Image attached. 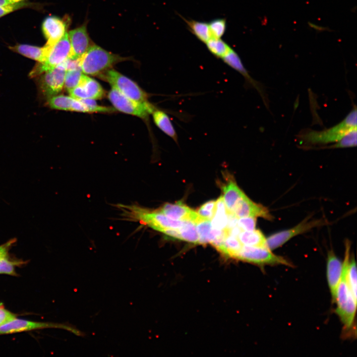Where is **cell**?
<instances>
[{
	"instance_id": "cell-1",
	"label": "cell",
	"mask_w": 357,
	"mask_h": 357,
	"mask_svg": "<svg viewBox=\"0 0 357 357\" xmlns=\"http://www.w3.org/2000/svg\"><path fill=\"white\" fill-rule=\"evenodd\" d=\"M350 245L346 243V251L343 263V269L341 280L337 288L334 302L337 303L336 312L345 329H350L353 325L357 308V299L354 298L347 280V270L350 258Z\"/></svg>"
},
{
	"instance_id": "cell-2",
	"label": "cell",
	"mask_w": 357,
	"mask_h": 357,
	"mask_svg": "<svg viewBox=\"0 0 357 357\" xmlns=\"http://www.w3.org/2000/svg\"><path fill=\"white\" fill-rule=\"evenodd\" d=\"M357 107L355 106L345 118L339 123L322 130L308 129L303 131L298 134V139L300 142L308 145L335 143L348 132L357 128Z\"/></svg>"
},
{
	"instance_id": "cell-3",
	"label": "cell",
	"mask_w": 357,
	"mask_h": 357,
	"mask_svg": "<svg viewBox=\"0 0 357 357\" xmlns=\"http://www.w3.org/2000/svg\"><path fill=\"white\" fill-rule=\"evenodd\" d=\"M121 57L108 52L96 45L92 44L87 51L78 59L82 72L86 75L99 76L116 64L125 60Z\"/></svg>"
},
{
	"instance_id": "cell-4",
	"label": "cell",
	"mask_w": 357,
	"mask_h": 357,
	"mask_svg": "<svg viewBox=\"0 0 357 357\" xmlns=\"http://www.w3.org/2000/svg\"><path fill=\"white\" fill-rule=\"evenodd\" d=\"M125 96L139 102L148 101V95L134 81L111 68L98 76Z\"/></svg>"
},
{
	"instance_id": "cell-5",
	"label": "cell",
	"mask_w": 357,
	"mask_h": 357,
	"mask_svg": "<svg viewBox=\"0 0 357 357\" xmlns=\"http://www.w3.org/2000/svg\"><path fill=\"white\" fill-rule=\"evenodd\" d=\"M71 57V48L66 32L64 36L54 45L48 52L45 60L39 62L30 74L36 76L50 70Z\"/></svg>"
},
{
	"instance_id": "cell-6",
	"label": "cell",
	"mask_w": 357,
	"mask_h": 357,
	"mask_svg": "<svg viewBox=\"0 0 357 357\" xmlns=\"http://www.w3.org/2000/svg\"><path fill=\"white\" fill-rule=\"evenodd\" d=\"M108 97L115 108L121 112L146 119L156 109L148 101L139 102L131 99L112 88Z\"/></svg>"
},
{
	"instance_id": "cell-7",
	"label": "cell",
	"mask_w": 357,
	"mask_h": 357,
	"mask_svg": "<svg viewBox=\"0 0 357 357\" xmlns=\"http://www.w3.org/2000/svg\"><path fill=\"white\" fill-rule=\"evenodd\" d=\"M326 224L322 219L310 220L306 218L297 226L274 233L266 238V246L272 250L278 248L294 237L307 232L312 228Z\"/></svg>"
},
{
	"instance_id": "cell-8",
	"label": "cell",
	"mask_w": 357,
	"mask_h": 357,
	"mask_svg": "<svg viewBox=\"0 0 357 357\" xmlns=\"http://www.w3.org/2000/svg\"><path fill=\"white\" fill-rule=\"evenodd\" d=\"M237 259L259 265H291L286 259L274 254L272 250L264 247L243 245Z\"/></svg>"
},
{
	"instance_id": "cell-9",
	"label": "cell",
	"mask_w": 357,
	"mask_h": 357,
	"mask_svg": "<svg viewBox=\"0 0 357 357\" xmlns=\"http://www.w3.org/2000/svg\"><path fill=\"white\" fill-rule=\"evenodd\" d=\"M47 328L64 329L72 332L76 336L80 333V330L76 327L66 324L34 322L14 318L0 326V335Z\"/></svg>"
},
{
	"instance_id": "cell-10",
	"label": "cell",
	"mask_w": 357,
	"mask_h": 357,
	"mask_svg": "<svg viewBox=\"0 0 357 357\" xmlns=\"http://www.w3.org/2000/svg\"><path fill=\"white\" fill-rule=\"evenodd\" d=\"M65 72L62 63L45 72L40 80V88L44 95L51 98L62 90Z\"/></svg>"
},
{
	"instance_id": "cell-11",
	"label": "cell",
	"mask_w": 357,
	"mask_h": 357,
	"mask_svg": "<svg viewBox=\"0 0 357 357\" xmlns=\"http://www.w3.org/2000/svg\"><path fill=\"white\" fill-rule=\"evenodd\" d=\"M230 213L238 218L251 217H262L269 220L273 219L266 207L254 202L245 194L238 200Z\"/></svg>"
},
{
	"instance_id": "cell-12",
	"label": "cell",
	"mask_w": 357,
	"mask_h": 357,
	"mask_svg": "<svg viewBox=\"0 0 357 357\" xmlns=\"http://www.w3.org/2000/svg\"><path fill=\"white\" fill-rule=\"evenodd\" d=\"M68 92L71 97L78 100L100 99L105 95L99 83L85 74L79 85Z\"/></svg>"
},
{
	"instance_id": "cell-13",
	"label": "cell",
	"mask_w": 357,
	"mask_h": 357,
	"mask_svg": "<svg viewBox=\"0 0 357 357\" xmlns=\"http://www.w3.org/2000/svg\"><path fill=\"white\" fill-rule=\"evenodd\" d=\"M168 218L180 221H190L195 224L204 219L193 211L181 202L174 204L166 203L159 210Z\"/></svg>"
},
{
	"instance_id": "cell-14",
	"label": "cell",
	"mask_w": 357,
	"mask_h": 357,
	"mask_svg": "<svg viewBox=\"0 0 357 357\" xmlns=\"http://www.w3.org/2000/svg\"><path fill=\"white\" fill-rule=\"evenodd\" d=\"M71 48V59H78L92 45L87 32L86 24L67 33Z\"/></svg>"
},
{
	"instance_id": "cell-15",
	"label": "cell",
	"mask_w": 357,
	"mask_h": 357,
	"mask_svg": "<svg viewBox=\"0 0 357 357\" xmlns=\"http://www.w3.org/2000/svg\"><path fill=\"white\" fill-rule=\"evenodd\" d=\"M67 24L62 19L50 16L47 17L42 24L43 34L47 39L46 45L53 46L62 38L66 33Z\"/></svg>"
},
{
	"instance_id": "cell-16",
	"label": "cell",
	"mask_w": 357,
	"mask_h": 357,
	"mask_svg": "<svg viewBox=\"0 0 357 357\" xmlns=\"http://www.w3.org/2000/svg\"><path fill=\"white\" fill-rule=\"evenodd\" d=\"M343 269V263L331 250L328 253L326 264V276L327 282L334 302L336 292L341 280Z\"/></svg>"
},
{
	"instance_id": "cell-17",
	"label": "cell",
	"mask_w": 357,
	"mask_h": 357,
	"mask_svg": "<svg viewBox=\"0 0 357 357\" xmlns=\"http://www.w3.org/2000/svg\"><path fill=\"white\" fill-rule=\"evenodd\" d=\"M225 63L241 74L254 87L258 90L263 98L265 105H267V99L264 95V92L260 84L254 80L249 74L247 70L244 66L241 59L238 54L232 48L221 58Z\"/></svg>"
},
{
	"instance_id": "cell-18",
	"label": "cell",
	"mask_w": 357,
	"mask_h": 357,
	"mask_svg": "<svg viewBox=\"0 0 357 357\" xmlns=\"http://www.w3.org/2000/svg\"><path fill=\"white\" fill-rule=\"evenodd\" d=\"M9 48L13 52L37 60L38 62H42L45 60L49 51L45 45L43 47H39L26 44H18L9 47Z\"/></svg>"
},
{
	"instance_id": "cell-19",
	"label": "cell",
	"mask_w": 357,
	"mask_h": 357,
	"mask_svg": "<svg viewBox=\"0 0 357 357\" xmlns=\"http://www.w3.org/2000/svg\"><path fill=\"white\" fill-rule=\"evenodd\" d=\"M223 199L227 212H231L238 200L244 194L236 182L230 179L222 187Z\"/></svg>"
},
{
	"instance_id": "cell-20",
	"label": "cell",
	"mask_w": 357,
	"mask_h": 357,
	"mask_svg": "<svg viewBox=\"0 0 357 357\" xmlns=\"http://www.w3.org/2000/svg\"><path fill=\"white\" fill-rule=\"evenodd\" d=\"M152 115L156 126L177 142L178 135L169 116L165 112L156 109L153 112Z\"/></svg>"
},
{
	"instance_id": "cell-21",
	"label": "cell",
	"mask_w": 357,
	"mask_h": 357,
	"mask_svg": "<svg viewBox=\"0 0 357 357\" xmlns=\"http://www.w3.org/2000/svg\"><path fill=\"white\" fill-rule=\"evenodd\" d=\"M238 238L244 246L267 247L266 238L258 230L242 231L238 235Z\"/></svg>"
},
{
	"instance_id": "cell-22",
	"label": "cell",
	"mask_w": 357,
	"mask_h": 357,
	"mask_svg": "<svg viewBox=\"0 0 357 357\" xmlns=\"http://www.w3.org/2000/svg\"><path fill=\"white\" fill-rule=\"evenodd\" d=\"M211 220V226L215 229L223 230L227 227V210L222 196L216 201L215 212Z\"/></svg>"
},
{
	"instance_id": "cell-23",
	"label": "cell",
	"mask_w": 357,
	"mask_h": 357,
	"mask_svg": "<svg viewBox=\"0 0 357 357\" xmlns=\"http://www.w3.org/2000/svg\"><path fill=\"white\" fill-rule=\"evenodd\" d=\"M191 32L200 41L206 43L211 38V34L208 23L194 20H187L183 17Z\"/></svg>"
},
{
	"instance_id": "cell-24",
	"label": "cell",
	"mask_w": 357,
	"mask_h": 357,
	"mask_svg": "<svg viewBox=\"0 0 357 357\" xmlns=\"http://www.w3.org/2000/svg\"><path fill=\"white\" fill-rule=\"evenodd\" d=\"M178 230L181 240L198 243L199 236L195 223L190 221H183L181 226Z\"/></svg>"
},
{
	"instance_id": "cell-25",
	"label": "cell",
	"mask_w": 357,
	"mask_h": 357,
	"mask_svg": "<svg viewBox=\"0 0 357 357\" xmlns=\"http://www.w3.org/2000/svg\"><path fill=\"white\" fill-rule=\"evenodd\" d=\"M205 44L209 52L219 58L223 57L231 49L221 38H211Z\"/></svg>"
},
{
	"instance_id": "cell-26",
	"label": "cell",
	"mask_w": 357,
	"mask_h": 357,
	"mask_svg": "<svg viewBox=\"0 0 357 357\" xmlns=\"http://www.w3.org/2000/svg\"><path fill=\"white\" fill-rule=\"evenodd\" d=\"M74 98L65 95H55L51 97L48 103L54 109L71 111Z\"/></svg>"
},
{
	"instance_id": "cell-27",
	"label": "cell",
	"mask_w": 357,
	"mask_h": 357,
	"mask_svg": "<svg viewBox=\"0 0 357 357\" xmlns=\"http://www.w3.org/2000/svg\"><path fill=\"white\" fill-rule=\"evenodd\" d=\"M84 75L80 68L66 70L64 85L67 90L68 91L78 86Z\"/></svg>"
},
{
	"instance_id": "cell-28",
	"label": "cell",
	"mask_w": 357,
	"mask_h": 357,
	"mask_svg": "<svg viewBox=\"0 0 357 357\" xmlns=\"http://www.w3.org/2000/svg\"><path fill=\"white\" fill-rule=\"evenodd\" d=\"M357 129L356 128L348 132L340 140L326 148H343L356 147L357 143Z\"/></svg>"
},
{
	"instance_id": "cell-29",
	"label": "cell",
	"mask_w": 357,
	"mask_h": 357,
	"mask_svg": "<svg viewBox=\"0 0 357 357\" xmlns=\"http://www.w3.org/2000/svg\"><path fill=\"white\" fill-rule=\"evenodd\" d=\"M347 280L350 290L354 297L357 299V269L354 258H352L347 266Z\"/></svg>"
},
{
	"instance_id": "cell-30",
	"label": "cell",
	"mask_w": 357,
	"mask_h": 357,
	"mask_svg": "<svg viewBox=\"0 0 357 357\" xmlns=\"http://www.w3.org/2000/svg\"><path fill=\"white\" fill-rule=\"evenodd\" d=\"M196 230L199 236L198 243H209V237L212 227L210 220H203L196 224Z\"/></svg>"
},
{
	"instance_id": "cell-31",
	"label": "cell",
	"mask_w": 357,
	"mask_h": 357,
	"mask_svg": "<svg viewBox=\"0 0 357 357\" xmlns=\"http://www.w3.org/2000/svg\"><path fill=\"white\" fill-rule=\"evenodd\" d=\"M212 38H221L226 30V20L225 18H217L208 23Z\"/></svg>"
},
{
	"instance_id": "cell-32",
	"label": "cell",
	"mask_w": 357,
	"mask_h": 357,
	"mask_svg": "<svg viewBox=\"0 0 357 357\" xmlns=\"http://www.w3.org/2000/svg\"><path fill=\"white\" fill-rule=\"evenodd\" d=\"M87 106L89 113H112L114 111L112 108L98 105L93 99L80 100Z\"/></svg>"
},
{
	"instance_id": "cell-33",
	"label": "cell",
	"mask_w": 357,
	"mask_h": 357,
	"mask_svg": "<svg viewBox=\"0 0 357 357\" xmlns=\"http://www.w3.org/2000/svg\"><path fill=\"white\" fill-rule=\"evenodd\" d=\"M16 262L9 260L7 256L0 259V274L14 275Z\"/></svg>"
},
{
	"instance_id": "cell-34",
	"label": "cell",
	"mask_w": 357,
	"mask_h": 357,
	"mask_svg": "<svg viewBox=\"0 0 357 357\" xmlns=\"http://www.w3.org/2000/svg\"><path fill=\"white\" fill-rule=\"evenodd\" d=\"M256 218L246 217L238 218V225L242 231H253L255 229Z\"/></svg>"
},
{
	"instance_id": "cell-35",
	"label": "cell",
	"mask_w": 357,
	"mask_h": 357,
	"mask_svg": "<svg viewBox=\"0 0 357 357\" xmlns=\"http://www.w3.org/2000/svg\"><path fill=\"white\" fill-rule=\"evenodd\" d=\"M28 2L23 1L15 4L0 6V17L19 9L29 5Z\"/></svg>"
},
{
	"instance_id": "cell-36",
	"label": "cell",
	"mask_w": 357,
	"mask_h": 357,
	"mask_svg": "<svg viewBox=\"0 0 357 357\" xmlns=\"http://www.w3.org/2000/svg\"><path fill=\"white\" fill-rule=\"evenodd\" d=\"M13 313L0 306V326L15 318Z\"/></svg>"
},
{
	"instance_id": "cell-37",
	"label": "cell",
	"mask_w": 357,
	"mask_h": 357,
	"mask_svg": "<svg viewBox=\"0 0 357 357\" xmlns=\"http://www.w3.org/2000/svg\"><path fill=\"white\" fill-rule=\"evenodd\" d=\"M161 233L175 238L180 239V237L178 229L167 228L164 229Z\"/></svg>"
},
{
	"instance_id": "cell-38",
	"label": "cell",
	"mask_w": 357,
	"mask_h": 357,
	"mask_svg": "<svg viewBox=\"0 0 357 357\" xmlns=\"http://www.w3.org/2000/svg\"><path fill=\"white\" fill-rule=\"evenodd\" d=\"M216 201L211 200L203 204L201 207L206 210L215 212Z\"/></svg>"
},
{
	"instance_id": "cell-39",
	"label": "cell",
	"mask_w": 357,
	"mask_h": 357,
	"mask_svg": "<svg viewBox=\"0 0 357 357\" xmlns=\"http://www.w3.org/2000/svg\"><path fill=\"white\" fill-rule=\"evenodd\" d=\"M11 242H9L0 246V259L7 256L8 247Z\"/></svg>"
},
{
	"instance_id": "cell-40",
	"label": "cell",
	"mask_w": 357,
	"mask_h": 357,
	"mask_svg": "<svg viewBox=\"0 0 357 357\" xmlns=\"http://www.w3.org/2000/svg\"><path fill=\"white\" fill-rule=\"evenodd\" d=\"M25 0H0V6L15 4Z\"/></svg>"
}]
</instances>
